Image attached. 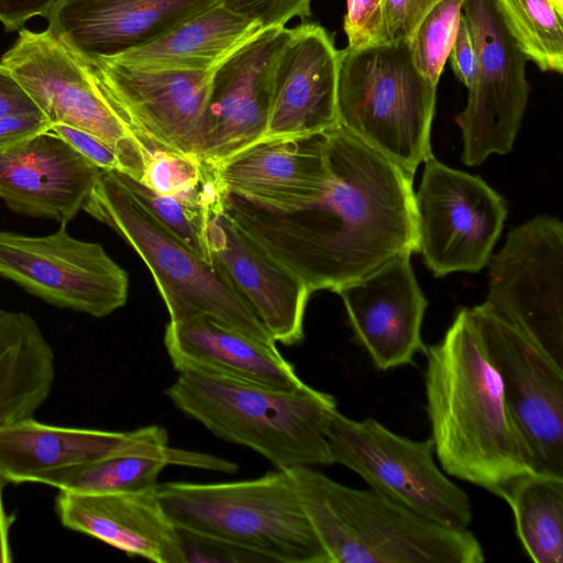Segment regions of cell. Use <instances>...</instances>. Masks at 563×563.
I'll return each instance as SVG.
<instances>
[{
    "mask_svg": "<svg viewBox=\"0 0 563 563\" xmlns=\"http://www.w3.org/2000/svg\"><path fill=\"white\" fill-rule=\"evenodd\" d=\"M327 134L329 180L311 203L277 211L223 198L236 227L312 292H338L419 251L413 176L340 126Z\"/></svg>",
    "mask_w": 563,
    "mask_h": 563,
    "instance_id": "6da1fadb",
    "label": "cell"
},
{
    "mask_svg": "<svg viewBox=\"0 0 563 563\" xmlns=\"http://www.w3.org/2000/svg\"><path fill=\"white\" fill-rule=\"evenodd\" d=\"M426 356L427 413L441 468L504 498L515 481L536 472L468 307Z\"/></svg>",
    "mask_w": 563,
    "mask_h": 563,
    "instance_id": "7a4b0ae2",
    "label": "cell"
},
{
    "mask_svg": "<svg viewBox=\"0 0 563 563\" xmlns=\"http://www.w3.org/2000/svg\"><path fill=\"white\" fill-rule=\"evenodd\" d=\"M330 563H482L468 530L430 521L372 489L340 484L312 466L286 470Z\"/></svg>",
    "mask_w": 563,
    "mask_h": 563,
    "instance_id": "3957f363",
    "label": "cell"
},
{
    "mask_svg": "<svg viewBox=\"0 0 563 563\" xmlns=\"http://www.w3.org/2000/svg\"><path fill=\"white\" fill-rule=\"evenodd\" d=\"M165 395L214 437L257 452L277 470L334 464L324 424L335 399L307 384L283 390L183 372Z\"/></svg>",
    "mask_w": 563,
    "mask_h": 563,
    "instance_id": "277c9868",
    "label": "cell"
},
{
    "mask_svg": "<svg viewBox=\"0 0 563 563\" xmlns=\"http://www.w3.org/2000/svg\"><path fill=\"white\" fill-rule=\"evenodd\" d=\"M156 496L177 528L229 541L269 563H330L286 471L238 482L157 484Z\"/></svg>",
    "mask_w": 563,
    "mask_h": 563,
    "instance_id": "5b68a950",
    "label": "cell"
},
{
    "mask_svg": "<svg viewBox=\"0 0 563 563\" xmlns=\"http://www.w3.org/2000/svg\"><path fill=\"white\" fill-rule=\"evenodd\" d=\"M435 96L409 40L339 51V126L411 176L432 156Z\"/></svg>",
    "mask_w": 563,
    "mask_h": 563,
    "instance_id": "8992f818",
    "label": "cell"
},
{
    "mask_svg": "<svg viewBox=\"0 0 563 563\" xmlns=\"http://www.w3.org/2000/svg\"><path fill=\"white\" fill-rule=\"evenodd\" d=\"M82 210L114 230L140 255L166 305L169 321L206 316L263 344L277 346L220 268L156 221L132 198L113 170L100 172Z\"/></svg>",
    "mask_w": 563,
    "mask_h": 563,
    "instance_id": "52a82bcc",
    "label": "cell"
},
{
    "mask_svg": "<svg viewBox=\"0 0 563 563\" xmlns=\"http://www.w3.org/2000/svg\"><path fill=\"white\" fill-rule=\"evenodd\" d=\"M324 435L333 462L360 475L369 489L441 526L471 525L470 497L437 465L431 438L412 440L372 417L354 420L336 408L327 417Z\"/></svg>",
    "mask_w": 563,
    "mask_h": 563,
    "instance_id": "ba28073f",
    "label": "cell"
},
{
    "mask_svg": "<svg viewBox=\"0 0 563 563\" xmlns=\"http://www.w3.org/2000/svg\"><path fill=\"white\" fill-rule=\"evenodd\" d=\"M1 63L52 123L89 133L122 157L128 175L142 179L152 154L111 103L91 66L47 30L21 29Z\"/></svg>",
    "mask_w": 563,
    "mask_h": 563,
    "instance_id": "9c48e42d",
    "label": "cell"
},
{
    "mask_svg": "<svg viewBox=\"0 0 563 563\" xmlns=\"http://www.w3.org/2000/svg\"><path fill=\"white\" fill-rule=\"evenodd\" d=\"M484 303L563 366V223L540 214L514 227L488 262Z\"/></svg>",
    "mask_w": 563,
    "mask_h": 563,
    "instance_id": "30bf717a",
    "label": "cell"
},
{
    "mask_svg": "<svg viewBox=\"0 0 563 563\" xmlns=\"http://www.w3.org/2000/svg\"><path fill=\"white\" fill-rule=\"evenodd\" d=\"M415 192L419 251L435 277L477 273L492 256L508 208L482 177L437 158L424 162Z\"/></svg>",
    "mask_w": 563,
    "mask_h": 563,
    "instance_id": "8fae6325",
    "label": "cell"
},
{
    "mask_svg": "<svg viewBox=\"0 0 563 563\" xmlns=\"http://www.w3.org/2000/svg\"><path fill=\"white\" fill-rule=\"evenodd\" d=\"M462 12L476 46L478 73L455 122L462 132L461 159L474 167L490 154L511 152L529 99V59L494 0H464Z\"/></svg>",
    "mask_w": 563,
    "mask_h": 563,
    "instance_id": "7c38bea8",
    "label": "cell"
},
{
    "mask_svg": "<svg viewBox=\"0 0 563 563\" xmlns=\"http://www.w3.org/2000/svg\"><path fill=\"white\" fill-rule=\"evenodd\" d=\"M0 276L51 305L92 317L124 306L128 273L101 244L71 236L66 223L48 235L0 231Z\"/></svg>",
    "mask_w": 563,
    "mask_h": 563,
    "instance_id": "4fadbf2b",
    "label": "cell"
},
{
    "mask_svg": "<svg viewBox=\"0 0 563 563\" xmlns=\"http://www.w3.org/2000/svg\"><path fill=\"white\" fill-rule=\"evenodd\" d=\"M468 309L534 472L563 476V366L486 303Z\"/></svg>",
    "mask_w": 563,
    "mask_h": 563,
    "instance_id": "5bb4252c",
    "label": "cell"
},
{
    "mask_svg": "<svg viewBox=\"0 0 563 563\" xmlns=\"http://www.w3.org/2000/svg\"><path fill=\"white\" fill-rule=\"evenodd\" d=\"M87 64L152 155L170 152L201 158L211 73L135 68L109 57Z\"/></svg>",
    "mask_w": 563,
    "mask_h": 563,
    "instance_id": "9a60e30c",
    "label": "cell"
},
{
    "mask_svg": "<svg viewBox=\"0 0 563 563\" xmlns=\"http://www.w3.org/2000/svg\"><path fill=\"white\" fill-rule=\"evenodd\" d=\"M289 34L287 27L264 30L211 73L202 161L217 166L263 139L271 111L275 65Z\"/></svg>",
    "mask_w": 563,
    "mask_h": 563,
    "instance_id": "2e32d148",
    "label": "cell"
},
{
    "mask_svg": "<svg viewBox=\"0 0 563 563\" xmlns=\"http://www.w3.org/2000/svg\"><path fill=\"white\" fill-rule=\"evenodd\" d=\"M125 453L162 456L173 464V448L159 426L121 432L58 427L29 418L0 427V478L4 484L49 486L67 472Z\"/></svg>",
    "mask_w": 563,
    "mask_h": 563,
    "instance_id": "e0dca14e",
    "label": "cell"
},
{
    "mask_svg": "<svg viewBox=\"0 0 563 563\" xmlns=\"http://www.w3.org/2000/svg\"><path fill=\"white\" fill-rule=\"evenodd\" d=\"M410 256L401 254L336 292L356 340L379 371L412 364L427 352L421 328L428 300Z\"/></svg>",
    "mask_w": 563,
    "mask_h": 563,
    "instance_id": "ac0fdd59",
    "label": "cell"
},
{
    "mask_svg": "<svg viewBox=\"0 0 563 563\" xmlns=\"http://www.w3.org/2000/svg\"><path fill=\"white\" fill-rule=\"evenodd\" d=\"M221 0H57L47 31L90 63L145 46Z\"/></svg>",
    "mask_w": 563,
    "mask_h": 563,
    "instance_id": "d6986e66",
    "label": "cell"
},
{
    "mask_svg": "<svg viewBox=\"0 0 563 563\" xmlns=\"http://www.w3.org/2000/svg\"><path fill=\"white\" fill-rule=\"evenodd\" d=\"M339 49L320 24L290 29L277 58L268 124L263 139L301 136L336 126Z\"/></svg>",
    "mask_w": 563,
    "mask_h": 563,
    "instance_id": "ffe728a7",
    "label": "cell"
},
{
    "mask_svg": "<svg viewBox=\"0 0 563 563\" xmlns=\"http://www.w3.org/2000/svg\"><path fill=\"white\" fill-rule=\"evenodd\" d=\"M101 169L52 131L0 150V198L14 212L67 223Z\"/></svg>",
    "mask_w": 563,
    "mask_h": 563,
    "instance_id": "44dd1931",
    "label": "cell"
},
{
    "mask_svg": "<svg viewBox=\"0 0 563 563\" xmlns=\"http://www.w3.org/2000/svg\"><path fill=\"white\" fill-rule=\"evenodd\" d=\"M210 261L244 297L275 342L303 340L306 307L312 291L258 249L224 212H212L206 228Z\"/></svg>",
    "mask_w": 563,
    "mask_h": 563,
    "instance_id": "7402d4cb",
    "label": "cell"
},
{
    "mask_svg": "<svg viewBox=\"0 0 563 563\" xmlns=\"http://www.w3.org/2000/svg\"><path fill=\"white\" fill-rule=\"evenodd\" d=\"M327 132L262 139L213 167L225 192L271 210L295 211L327 186Z\"/></svg>",
    "mask_w": 563,
    "mask_h": 563,
    "instance_id": "603a6c76",
    "label": "cell"
},
{
    "mask_svg": "<svg viewBox=\"0 0 563 563\" xmlns=\"http://www.w3.org/2000/svg\"><path fill=\"white\" fill-rule=\"evenodd\" d=\"M60 523L128 555L156 563H185L177 529L163 511L156 488L141 493L59 490Z\"/></svg>",
    "mask_w": 563,
    "mask_h": 563,
    "instance_id": "cb8c5ba5",
    "label": "cell"
},
{
    "mask_svg": "<svg viewBox=\"0 0 563 563\" xmlns=\"http://www.w3.org/2000/svg\"><path fill=\"white\" fill-rule=\"evenodd\" d=\"M164 344L174 368L283 390L306 385L278 352L209 317L169 321Z\"/></svg>",
    "mask_w": 563,
    "mask_h": 563,
    "instance_id": "d4e9b609",
    "label": "cell"
},
{
    "mask_svg": "<svg viewBox=\"0 0 563 563\" xmlns=\"http://www.w3.org/2000/svg\"><path fill=\"white\" fill-rule=\"evenodd\" d=\"M262 31L257 22L218 4L155 42L109 58L135 68L212 73Z\"/></svg>",
    "mask_w": 563,
    "mask_h": 563,
    "instance_id": "484cf974",
    "label": "cell"
},
{
    "mask_svg": "<svg viewBox=\"0 0 563 563\" xmlns=\"http://www.w3.org/2000/svg\"><path fill=\"white\" fill-rule=\"evenodd\" d=\"M54 380V352L35 319L0 308V427L33 418Z\"/></svg>",
    "mask_w": 563,
    "mask_h": 563,
    "instance_id": "4316f807",
    "label": "cell"
},
{
    "mask_svg": "<svg viewBox=\"0 0 563 563\" xmlns=\"http://www.w3.org/2000/svg\"><path fill=\"white\" fill-rule=\"evenodd\" d=\"M511 508L516 533L536 563L563 562V476L530 473L503 498Z\"/></svg>",
    "mask_w": 563,
    "mask_h": 563,
    "instance_id": "83f0119b",
    "label": "cell"
},
{
    "mask_svg": "<svg viewBox=\"0 0 563 563\" xmlns=\"http://www.w3.org/2000/svg\"><path fill=\"white\" fill-rule=\"evenodd\" d=\"M113 172L132 198L156 221L189 250L210 261L207 222L212 212L223 208L225 195L217 173L213 179L191 194L164 196L125 173Z\"/></svg>",
    "mask_w": 563,
    "mask_h": 563,
    "instance_id": "f1b7e54d",
    "label": "cell"
},
{
    "mask_svg": "<svg viewBox=\"0 0 563 563\" xmlns=\"http://www.w3.org/2000/svg\"><path fill=\"white\" fill-rule=\"evenodd\" d=\"M519 47L542 71H563V15L549 0H494Z\"/></svg>",
    "mask_w": 563,
    "mask_h": 563,
    "instance_id": "f546056e",
    "label": "cell"
},
{
    "mask_svg": "<svg viewBox=\"0 0 563 563\" xmlns=\"http://www.w3.org/2000/svg\"><path fill=\"white\" fill-rule=\"evenodd\" d=\"M166 457L137 453L109 456L67 472L49 486L76 493H141L155 489Z\"/></svg>",
    "mask_w": 563,
    "mask_h": 563,
    "instance_id": "4dcf8cb0",
    "label": "cell"
},
{
    "mask_svg": "<svg viewBox=\"0 0 563 563\" xmlns=\"http://www.w3.org/2000/svg\"><path fill=\"white\" fill-rule=\"evenodd\" d=\"M464 0H439L409 38L415 66L438 86L459 30Z\"/></svg>",
    "mask_w": 563,
    "mask_h": 563,
    "instance_id": "1f68e13d",
    "label": "cell"
},
{
    "mask_svg": "<svg viewBox=\"0 0 563 563\" xmlns=\"http://www.w3.org/2000/svg\"><path fill=\"white\" fill-rule=\"evenodd\" d=\"M214 176V167L199 157L155 152L140 181L159 195L184 196L200 189Z\"/></svg>",
    "mask_w": 563,
    "mask_h": 563,
    "instance_id": "d6a6232c",
    "label": "cell"
},
{
    "mask_svg": "<svg viewBox=\"0 0 563 563\" xmlns=\"http://www.w3.org/2000/svg\"><path fill=\"white\" fill-rule=\"evenodd\" d=\"M176 529L185 563L268 562L264 556L229 541L183 528Z\"/></svg>",
    "mask_w": 563,
    "mask_h": 563,
    "instance_id": "836d02e7",
    "label": "cell"
},
{
    "mask_svg": "<svg viewBox=\"0 0 563 563\" xmlns=\"http://www.w3.org/2000/svg\"><path fill=\"white\" fill-rule=\"evenodd\" d=\"M343 29L350 48L388 42L385 0H347Z\"/></svg>",
    "mask_w": 563,
    "mask_h": 563,
    "instance_id": "e575fe53",
    "label": "cell"
},
{
    "mask_svg": "<svg viewBox=\"0 0 563 563\" xmlns=\"http://www.w3.org/2000/svg\"><path fill=\"white\" fill-rule=\"evenodd\" d=\"M311 2L312 0H221L220 4L267 30L285 27L294 18L309 19Z\"/></svg>",
    "mask_w": 563,
    "mask_h": 563,
    "instance_id": "d590c367",
    "label": "cell"
},
{
    "mask_svg": "<svg viewBox=\"0 0 563 563\" xmlns=\"http://www.w3.org/2000/svg\"><path fill=\"white\" fill-rule=\"evenodd\" d=\"M51 131L65 140L101 170L126 173V166L119 153L98 137L62 123H53Z\"/></svg>",
    "mask_w": 563,
    "mask_h": 563,
    "instance_id": "8d00e7d4",
    "label": "cell"
},
{
    "mask_svg": "<svg viewBox=\"0 0 563 563\" xmlns=\"http://www.w3.org/2000/svg\"><path fill=\"white\" fill-rule=\"evenodd\" d=\"M439 0H385L388 42L409 40L424 14Z\"/></svg>",
    "mask_w": 563,
    "mask_h": 563,
    "instance_id": "74e56055",
    "label": "cell"
},
{
    "mask_svg": "<svg viewBox=\"0 0 563 563\" xmlns=\"http://www.w3.org/2000/svg\"><path fill=\"white\" fill-rule=\"evenodd\" d=\"M449 57L456 78L467 90H471L475 85L478 73V56L471 29L463 12Z\"/></svg>",
    "mask_w": 563,
    "mask_h": 563,
    "instance_id": "f35d334b",
    "label": "cell"
},
{
    "mask_svg": "<svg viewBox=\"0 0 563 563\" xmlns=\"http://www.w3.org/2000/svg\"><path fill=\"white\" fill-rule=\"evenodd\" d=\"M52 124L45 114L2 117L0 118V150L51 131Z\"/></svg>",
    "mask_w": 563,
    "mask_h": 563,
    "instance_id": "ab89813d",
    "label": "cell"
},
{
    "mask_svg": "<svg viewBox=\"0 0 563 563\" xmlns=\"http://www.w3.org/2000/svg\"><path fill=\"white\" fill-rule=\"evenodd\" d=\"M44 114L12 73L0 62V118Z\"/></svg>",
    "mask_w": 563,
    "mask_h": 563,
    "instance_id": "60d3db41",
    "label": "cell"
},
{
    "mask_svg": "<svg viewBox=\"0 0 563 563\" xmlns=\"http://www.w3.org/2000/svg\"><path fill=\"white\" fill-rule=\"evenodd\" d=\"M57 0H0V22L5 31L21 30L33 16L46 18Z\"/></svg>",
    "mask_w": 563,
    "mask_h": 563,
    "instance_id": "b9f144b4",
    "label": "cell"
},
{
    "mask_svg": "<svg viewBox=\"0 0 563 563\" xmlns=\"http://www.w3.org/2000/svg\"><path fill=\"white\" fill-rule=\"evenodd\" d=\"M4 483L0 478V563H11L12 551L10 547V528L14 521V516L7 514L2 500V486Z\"/></svg>",
    "mask_w": 563,
    "mask_h": 563,
    "instance_id": "7bdbcfd3",
    "label": "cell"
},
{
    "mask_svg": "<svg viewBox=\"0 0 563 563\" xmlns=\"http://www.w3.org/2000/svg\"><path fill=\"white\" fill-rule=\"evenodd\" d=\"M549 2L560 15H563V0H549Z\"/></svg>",
    "mask_w": 563,
    "mask_h": 563,
    "instance_id": "ee69618b",
    "label": "cell"
}]
</instances>
